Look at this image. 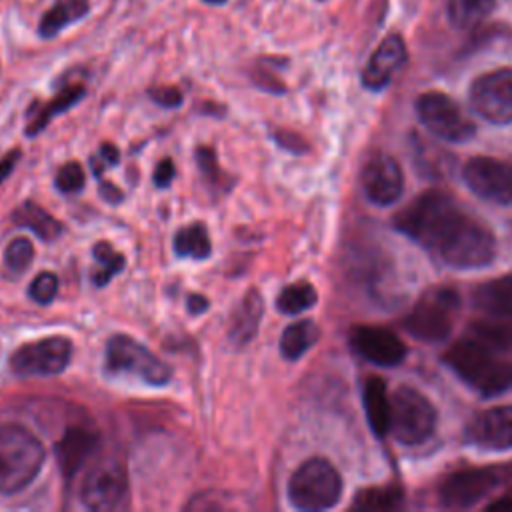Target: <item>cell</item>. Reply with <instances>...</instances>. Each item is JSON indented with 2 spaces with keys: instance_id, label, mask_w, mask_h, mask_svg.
<instances>
[{
  "instance_id": "cell-1",
  "label": "cell",
  "mask_w": 512,
  "mask_h": 512,
  "mask_svg": "<svg viewBox=\"0 0 512 512\" xmlns=\"http://www.w3.org/2000/svg\"><path fill=\"white\" fill-rule=\"evenodd\" d=\"M394 228L452 268H482L496 256V238L446 192L426 190L394 216Z\"/></svg>"
},
{
  "instance_id": "cell-2",
  "label": "cell",
  "mask_w": 512,
  "mask_h": 512,
  "mask_svg": "<svg viewBox=\"0 0 512 512\" xmlns=\"http://www.w3.org/2000/svg\"><path fill=\"white\" fill-rule=\"evenodd\" d=\"M444 362L460 380L486 398L512 390V358L478 336L452 344Z\"/></svg>"
},
{
  "instance_id": "cell-3",
  "label": "cell",
  "mask_w": 512,
  "mask_h": 512,
  "mask_svg": "<svg viewBox=\"0 0 512 512\" xmlns=\"http://www.w3.org/2000/svg\"><path fill=\"white\" fill-rule=\"evenodd\" d=\"M46 450L22 424L0 426V494H16L30 486L42 470Z\"/></svg>"
},
{
  "instance_id": "cell-4",
  "label": "cell",
  "mask_w": 512,
  "mask_h": 512,
  "mask_svg": "<svg viewBox=\"0 0 512 512\" xmlns=\"http://www.w3.org/2000/svg\"><path fill=\"white\" fill-rule=\"evenodd\" d=\"M342 496V476L326 458L302 462L288 480V498L298 510H328Z\"/></svg>"
},
{
  "instance_id": "cell-5",
  "label": "cell",
  "mask_w": 512,
  "mask_h": 512,
  "mask_svg": "<svg viewBox=\"0 0 512 512\" xmlns=\"http://www.w3.org/2000/svg\"><path fill=\"white\" fill-rule=\"evenodd\" d=\"M460 312V294L448 286H434L422 292L410 314L404 318V328L418 340L436 344L450 336Z\"/></svg>"
},
{
  "instance_id": "cell-6",
  "label": "cell",
  "mask_w": 512,
  "mask_h": 512,
  "mask_svg": "<svg viewBox=\"0 0 512 512\" xmlns=\"http://www.w3.org/2000/svg\"><path fill=\"white\" fill-rule=\"evenodd\" d=\"M438 422L434 404L412 386H398L390 396V434L404 446L426 442Z\"/></svg>"
},
{
  "instance_id": "cell-7",
  "label": "cell",
  "mask_w": 512,
  "mask_h": 512,
  "mask_svg": "<svg viewBox=\"0 0 512 512\" xmlns=\"http://www.w3.org/2000/svg\"><path fill=\"white\" fill-rule=\"evenodd\" d=\"M106 368L116 374H132L152 386H164L172 378V368L128 334H114L108 340Z\"/></svg>"
},
{
  "instance_id": "cell-8",
  "label": "cell",
  "mask_w": 512,
  "mask_h": 512,
  "mask_svg": "<svg viewBox=\"0 0 512 512\" xmlns=\"http://www.w3.org/2000/svg\"><path fill=\"white\" fill-rule=\"evenodd\" d=\"M416 112L420 122L444 142L462 144L476 134V124L442 92H424L416 100Z\"/></svg>"
},
{
  "instance_id": "cell-9",
  "label": "cell",
  "mask_w": 512,
  "mask_h": 512,
  "mask_svg": "<svg viewBox=\"0 0 512 512\" xmlns=\"http://www.w3.org/2000/svg\"><path fill=\"white\" fill-rule=\"evenodd\" d=\"M506 480V468H462L450 472L438 484V500L446 508H468L478 504Z\"/></svg>"
},
{
  "instance_id": "cell-10",
  "label": "cell",
  "mask_w": 512,
  "mask_h": 512,
  "mask_svg": "<svg viewBox=\"0 0 512 512\" xmlns=\"http://www.w3.org/2000/svg\"><path fill=\"white\" fill-rule=\"evenodd\" d=\"M80 498L86 508L96 512L120 510L128 506V476L118 460L94 464L80 488Z\"/></svg>"
},
{
  "instance_id": "cell-11",
  "label": "cell",
  "mask_w": 512,
  "mask_h": 512,
  "mask_svg": "<svg viewBox=\"0 0 512 512\" xmlns=\"http://www.w3.org/2000/svg\"><path fill=\"white\" fill-rule=\"evenodd\" d=\"M470 106L490 124H512V68L478 76L470 86Z\"/></svg>"
},
{
  "instance_id": "cell-12",
  "label": "cell",
  "mask_w": 512,
  "mask_h": 512,
  "mask_svg": "<svg viewBox=\"0 0 512 512\" xmlns=\"http://www.w3.org/2000/svg\"><path fill=\"white\" fill-rule=\"evenodd\" d=\"M72 358V342L64 336H48L22 344L10 356V368L18 376L60 374Z\"/></svg>"
},
{
  "instance_id": "cell-13",
  "label": "cell",
  "mask_w": 512,
  "mask_h": 512,
  "mask_svg": "<svg viewBox=\"0 0 512 512\" xmlns=\"http://www.w3.org/2000/svg\"><path fill=\"white\" fill-rule=\"evenodd\" d=\"M462 178L466 186L486 202L512 204V164L490 158L474 156L464 164Z\"/></svg>"
},
{
  "instance_id": "cell-14",
  "label": "cell",
  "mask_w": 512,
  "mask_h": 512,
  "mask_svg": "<svg viewBox=\"0 0 512 512\" xmlns=\"http://www.w3.org/2000/svg\"><path fill=\"white\" fill-rule=\"evenodd\" d=\"M464 438L468 444L482 450L512 448V404L474 414L464 428Z\"/></svg>"
},
{
  "instance_id": "cell-15",
  "label": "cell",
  "mask_w": 512,
  "mask_h": 512,
  "mask_svg": "<svg viewBox=\"0 0 512 512\" xmlns=\"http://www.w3.org/2000/svg\"><path fill=\"white\" fill-rule=\"evenodd\" d=\"M350 344L362 358L382 368H394L406 358V344L384 326H354Z\"/></svg>"
},
{
  "instance_id": "cell-16",
  "label": "cell",
  "mask_w": 512,
  "mask_h": 512,
  "mask_svg": "<svg viewBox=\"0 0 512 512\" xmlns=\"http://www.w3.org/2000/svg\"><path fill=\"white\" fill-rule=\"evenodd\" d=\"M362 188L376 206L394 204L404 190V174L390 154H376L362 170Z\"/></svg>"
},
{
  "instance_id": "cell-17",
  "label": "cell",
  "mask_w": 512,
  "mask_h": 512,
  "mask_svg": "<svg viewBox=\"0 0 512 512\" xmlns=\"http://www.w3.org/2000/svg\"><path fill=\"white\" fill-rule=\"evenodd\" d=\"M406 62V44L398 34L386 36L378 48L368 58L364 72H362V84L368 90H382L390 84V80L400 72V68Z\"/></svg>"
},
{
  "instance_id": "cell-18",
  "label": "cell",
  "mask_w": 512,
  "mask_h": 512,
  "mask_svg": "<svg viewBox=\"0 0 512 512\" xmlns=\"http://www.w3.org/2000/svg\"><path fill=\"white\" fill-rule=\"evenodd\" d=\"M98 442L100 438L92 430L68 428L54 446L60 472L66 478H72L82 468V464L90 458V454L96 450Z\"/></svg>"
},
{
  "instance_id": "cell-19",
  "label": "cell",
  "mask_w": 512,
  "mask_h": 512,
  "mask_svg": "<svg viewBox=\"0 0 512 512\" xmlns=\"http://www.w3.org/2000/svg\"><path fill=\"white\" fill-rule=\"evenodd\" d=\"M472 304L490 318L512 316V274H504L478 284L472 290Z\"/></svg>"
},
{
  "instance_id": "cell-20",
  "label": "cell",
  "mask_w": 512,
  "mask_h": 512,
  "mask_svg": "<svg viewBox=\"0 0 512 512\" xmlns=\"http://www.w3.org/2000/svg\"><path fill=\"white\" fill-rule=\"evenodd\" d=\"M262 312H264V302H262L260 292L256 288L248 290L230 318L228 338L236 348H242L252 342V338L258 332Z\"/></svg>"
},
{
  "instance_id": "cell-21",
  "label": "cell",
  "mask_w": 512,
  "mask_h": 512,
  "mask_svg": "<svg viewBox=\"0 0 512 512\" xmlns=\"http://www.w3.org/2000/svg\"><path fill=\"white\" fill-rule=\"evenodd\" d=\"M362 404L374 436L382 438L390 434V396L386 390V382L380 376H370L364 382Z\"/></svg>"
},
{
  "instance_id": "cell-22",
  "label": "cell",
  "mask_w": 512,
  "mask_h": 512,
  "mask_svg": "<svg viewBox=\"0 0 512 512\" xmlns=\"http://www.w3.org/2000/svg\"><path fill=\"white\" fill-rule=\"evenodd\" d=\"M90 12L88 0H56L40 18L38 34L42 38L58 36L66 26L82 20Z\"/></svg>"
},
{
  "instance_id": "cell-23",
  "label": "cell",
  "mask_w": 512,
  "mask_h": 512,
  "mask_svg": "<svg viewBox=\"0 0 512 512\" xmlns=\"http://www.w3.org/2000/svg\"><path fill=\"white\" fill-rule=\"evenodd\" d=\"M10 218L16 226L32 230L44 242H54L64 232L62 224L48 210H44L42 206L30 202V200L16 206Z\"/></svg>"
},
{
  "instance_id": "cell-24",
  "label": "cell",
  "mask_w": 512,
  "mask_h": 512,
  "mask_svg": "<svg viewBox=\"0 0 512 512\" xmlns=\"http://www.w3.org/2000/svg\"><path fill=\"white\" fill-rule=\"evenodd\" d=\"M84 94H86V88L82 84H72V86H66L64 90H60L50 102L42 104L38 108V112L30 118V122L26 124V136H36L38 132H42L54 116H58V114L66 112L68 108H72L74 104H78L84 98Z\"/></svg>"
},
{
  "instance_id": "cell-25",
  "label": "cell",
  "mask_w": 512,
  "mask_h": 512,
  "mask_svg": "<svg viewBox=\"0 0 512 512\" xmlns=\"http://www.w3.org/2000/svg\"><path fill=\"white\" fill-rule=\"evenodd\" d=\"M320 338V328L314 320H298L284 328L280 336V354L286 360H298L304 356L306 350H310Z\"/></svg>"
},
{
  "instance_id": "cell-26",
  "label": "cell",
  "mask_w": 512,
  "mask_h": 512,
  "mask_svg": "<svg viewBox=\"0 0 512 512\" xmlns=\"http://www.w3.org/2000/svg\"><path fill=\"white\" fill-rule=\"evenodd\" d=\"M174 252L182 258L204 260L212 252L208 230L202 222H192L186 228H180L174 236Z\"/></svg>"
},
{
  "instance_id": "cell-27",
  "label": "cell",
  "mask_w": 512,
  "mask_h": 512,
  "mask_svg": "<svg viewBox=\"0 0 512 512\" xmlns=\"http://www.w3.org/2000/svg\"><path fill=\"white\" fill-rule=\"evenodd\" d=\"M402 504V490L398 486H372L354 496L352 508L360 512H390Z\"/></svg>"
},
{
  "instance_id": "cell-28",
  "label": "cell",
  "mask_w": 512,
  "mask_h": 512,
  "mask_svg": "<svg viewBox=\"0 0 512 512\" xmlns=\"http://www.w3.org/2000/svg\"><path fill=\"white\" fill-rule=\"evenodd\" d=\"M92 256L96 260V268L90 276L92 284L102 288L106 286L116 274H120L126 266V258L122 252L114 250V246L108 240H100L92 248Z\"/></svg>"
},
{
  "instance_id": "cell-29",
  "label": "cell",
  "mask_w": 512,
  "mask_h": 512,
  "mask_svg": "<svg viewBox=\"0 0 512 512\" xmlns=\"http://www.w3.org/2000/svg\"><path fill=\"white\" fill-rule=\"evenodd\" d=\"M318 300V292L310 282H294L282 288L276 298V308L282 314L296 316L308 308H312Z\"/></svg>"
},
{
  "instance_id": "cell-30",
  "label": "cell",
  "mask_w": 512,
  "mask_h": 512,
  "mask_svg": "<svg viewBox=\"0 0 512 512\" xmlns=\"http://www.w3.org/2000/svg\"><path fill=\"white\" fill-rule=\"evenodd\" d=\"M496 0H448V16L454 26L470 28L484 20L494 8Z\"/></svg>"
},
{
  "instance_id": "cell-31",
  "label": "cell",
  "mask_w": 512,
  "mask_h": 512,
  "mask_svg": "<svg viewBox=\"0 0 512 512\" xmlns=\"http://www.w3.org/2000/svg\"><path fill=\"white\" fill-rule=\"evenodd\" d=\"M474 336L482 338L490 346L512 354V320H496V322H480L474 328Z\"/></svg>"
},
{
  "instance_id": "cell-32",
  "label": "cell",
  "mask_w": 512,
  "mask_h": 512,
  "mask_svg": "<svg viewBox=\"0 0 512 512\" xmlns=\"http://www.w3.org/2000/svg\"><path fill=\"white\" fill-rule=\"evenodd\" d=\"M34 260V246L28 238H14L8 246H6V252H4V262H6V268L12 272V274H20L24 272Z\"/></svg>"
},
{
  "instance_id": "cell-33",
  "label": "cell",
  "mask_w": 512,
  "mask_h": 512,
  "mask_svg": "<svg viewBox=\"0 0 512 512\" xmlns=\"http://www.w3.org/2000/svg\"><path fill=\"white\" fill-rule=\"evenodd\" d=\"M84 182H86V172L82 168L80 162L76 160H70L66 164H62L56 172V188L64 194H70V192H78L84 188Z\"/></svg>"
},
{
  "instance_id": "cell-34",
  "label": "cell",
  "mask_w": 512,
  "mask_h": 512,
  "mask_svg": "<svg viewBox=\"0 0 512 512\" xmlns=\"http://www.w3.org/2000/svg\"><path fill=\"white\" fill-rule=\"evenodd\" d=\"M58 292V278L54 272H40L28 288V296L38 304H50Z\"/></svg>"
},
{
  "instance_id": "cell-35",
  "label": "cell",
  "mask_w": 512,
  "mask_h": 512,
  "mask_svg": "<svg viewBox=\"0 0 512 512\" xmlns=\"http://www.w3.org/2000/svg\"><path fill=\"white\" fill-rule=\"evenodd\" d=\"M196 162L202 172V176L212 184L218 186L224 180V174L220 172V166L216 162V152L210 146H200L196 150Z\"/></svg>"
},
{
  "instance_id": "cell-36",
  "label": "cell",
  "mask_w": 512,
  "mask_h": 512,
  "mask_svg": "<svg viewBox=\"0 0 512 512\" xmlns=\"http://www.w3.org/2000/svg\"><path fill=\"white\" fill-rule=\"evenodd\" d=\"M118 160H120V150H118L114 144L104 142V144L100 146V152L90 160V166H92L94 176L100 178L102 170H106V168H110V166H116Z\"/></svg>"
},
{
  "instance_id": "cell-37",
  "label": "cell",
  "mask_w": 512,
  "mask_h": 512,
  "mask_svg": "<svg viewBox=\"0 0 512 512\" xmlns=\"http://www.w3.org/2000/svg\"><path fill=\"white\" fill-rule=\"evenodd\" d=\"M148 96L162 108H178L182 104V92L174 86H156L148 90Z\"/></svg>"
},
{
  "instance_id": "cell-38",
  "label": "cell",
  "mask_w": 512,
  "mask_h": 512,
  "mask_svg": "<svg viewBox=\"0 0 512 512\" xmlns=\"http://www.w3.org/2000/svg\"><path fill=\"white\" fill-rule=\"evenodd\" d=\"M274 140L280 148L292 152V154H302L308 150V144L304 142V138H300L296 132H288V130H278L274 132Z\"/></svg>"
},
{
  "instance_id": "cell-39",
  "label": "cell",
  "mask_w": 512,
  "mask_h": 512,
  "mask_svg": "<svg viewBox=\"0 0 512 512\" xmlns=\"http://www.w3.org/2000/svg\"><path fill=\"white\" fill-rule=\"evenodd\" d=\"M174 176H176V166H174V162H172L170 158H162V160L156 164V168H154L152 180H154V186H156V188H168V186L172 184Z\"/></svg>"
},
{
  "instance_id": "cell-40",
  "label": "cell",
  "mask_w": 512,
  "mask_h": 512,
  "mask_svg": "<svg viewBox=\"0 0 512 512\" xmlns=\"http://www.w3.org/2000/svg\"><path fill=\"white\" fill-rule=\"evenodd\" d=\"M208 306H210V302L202 294H188V298H186V308L190 314H204L208 310Z\"/></svg>"
},
{
  "instance_id": "cell-41",
  "label": "cell",
  "mask_w": 512,
  "mask_h": 512,
  "mask_svg": "<svg viewBox=\"0 0 512 512\" xmlns=\"http://www.w3.org/2000/svg\"><path fill=\"white\" fill-rule=\"evenodd\" d=\"M20 160V150H12L8 152L2 160H0V184L10 176V172L14 170L16 162Z\"/></svg>"
},
{
  "instance_id": "cell-42",
  "label": "cell",
  "mask_w": 512,
  "mask_h": 512,
  "mask_svg": "<svg viewBox=\"0 0 512 512\" xmlns=\"http://www.w3.org/2000/svg\"><path fill=\"white\" fill-rule=\"evenodd\" d=\"M100 194H102V198L108 200L110 204H118V202L122 200V190H120L118 186H114L112 182H108V180L100 182Z\"/></svg>"
},
{
  "instance_id": "cell-43",
  "label": "cell",
  "mask_w": 512,
  "mask_h": 512,
  "mask_svg": "<svg viewBox=\"0 0 512 512\" xmlns=\"http://www.w3.org/2000/svg\"><path fill=\"white\" fill-rule=\"evenodd\" d=\"M488 512H512V496H504L486 506Z\"/></svg>"
},
{
  "instance_id": "cell-44",
  "label": "cell",
  "mask_w": 512,
  "mask_h": 512,
  "mask_svg": "<svg viewBox=\"0 0 512 512\" xmlns=\"http://www.w3.org/2000/svg\"><path fill=\"white\" fill-rule=\"evenodd\" d=\"M204 4H210V6H220V4H226L228 0H202Z\"/></svg>"
},
{
  "instance_id": "cell-45",
  "label": "cell",
  "mask_w": 512,
  "mask_h": 512,
  "mask_svg": "<svg viewBox=\"0 0 512 512\" xmlns=\"http://www.w3.org/2000/svg\"><path fill=\"white\" fill-rule=\"evenodd\" d=\"M506 480H512V466L506 468Z\"/></svg>"
}]
</instances>
